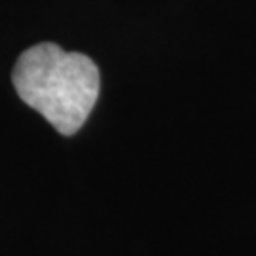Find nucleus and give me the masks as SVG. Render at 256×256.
I'll list each match as a JSON object with an SVG mask.
<instances>
[{
  "mask_svg": "<svg viewBox=\"0 0 256 256\" xmlns=\"http://www.w3.org/2000/svg\"><path fill=\"white\" fill-rule=\"evenodd\" d=\"M19 99L54 126L74 135L86 124L101 90L99 68L88 55L44 42L19 55L12 72Z\"/></svg>",
  "mask_w": 256,
  "mask_h": 256,
  "instance_id": "nucleus-1",
  "label": "nucleus"
}]
</instances>
